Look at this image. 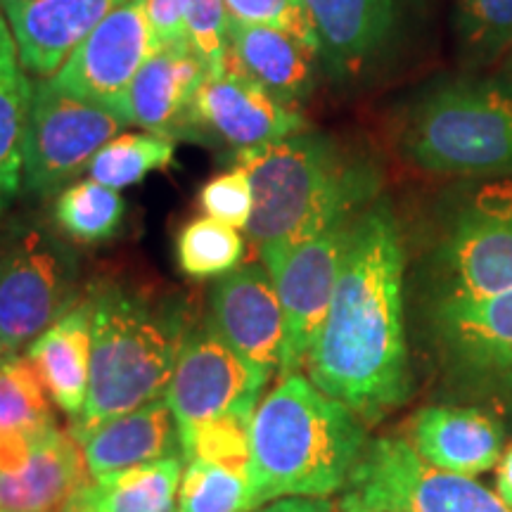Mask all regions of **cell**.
I'll return each mask as SVG.
<instances>
[{
    "label": "cell",
    "mask_w": 512,
    "mask_h": 512,
    "mask_svg": "<svg viewBox=\"0 0 512 512\" xmlns=\"http://www.w3.org/2000/svg\"><path fill=\"white\" fill-rule=\"evenodd\" d=\"M176 512H254L252 484L238 472L192 460L183 472Z\"/></svg>",
    "instance_id": "32"
},
{
    "label": "cell",
    "mask_w": 512,
    "mask_h": 512,
    "mask_svg": "<svg viewBox=\"0 0 512 512\" xmlns=\"http://www.w3.org/2000/svg\"><path fill=\"white\" fill-rule=\"evenodd\" d=\"M403 271L399 221L387 202H373L351 223L330 311L304 366L318 389L366 425L411 396Z\"/></svg>",
    "instance_id": "1"
},
{
    "label": "cell",
    "mask_w": 512,
    "mask_h": 512,
    "mask_svg": "<svg viewBox=\"0 0 512 512\" xmlns=\"http://www.w3.org/2000/svg\"><path fill=\"white\" fill-rule=\"evenodd\" d=\"M230 24H256V27L285 29L302 38L320 55L316 31L311 27L304 0H226Z\"/></svg>",
    "instance_id": "34"
},
{
    "label": "cell",
    "mask_w": 512,
    "mask_h": 512,
    "mask_svg": "<svg viewBox=\"0 0 512 512\" xmlns=\"http://www.w3.org/2000/svg\"><path fill=\"white\" fill-rule=\"evenodd\" d=\"M444 292L475 299L512 287V183H491L458 211L441 245Z\"/></svg>",
    "instance_id": "8"
},
{
    "label": "cell",
    "mask_w": 512,
    "mask_h": 512,
    "mask_svg": "<svg viewBox=\"0 0 512 512\" xmlns=\"http://www.w3.org/2000/svg\"><path fill=\"white\" fill-rule=\"evenodd\" d=\"M456 31L467 67H491L512 53V0H456Z\"/></svg>",
    "instance_id": "30"
},
{
    "label": "cell",
    "mask_w": 512,
    "mask_h": 512,
    "mask_svg": "<svg viewBox=\"0 0 512 512\" xmlns=\"http://www.w3.org/2000/svg\"><path fill=\"white\" fill-rule=\"evenodd\" d=\"M252 204V183H249L247 171L240 166L211 178L200 190V207L207 211V216L233 228H247Z\"/></svg>",
    "instance_id": "35"
},
{
    "label": "cell",
    "mask_w": 512,
    "mask_h": 512,
    "mask_svg": "<svg viewBox=\"0 0 512 512\" xmlns=\"http://www.w3.org/2000/svg\"><path fill=\"white\" fill-rule=\"evenodd\" d=\"M245 249V238L238 228L211 216L185 223L176 238L178 268L197 280L233 273L245 259Z\"/></svg>",
    "instance_id": "31"
},
{
    "label": "cell",
    "mask_w": 512,
    "mask_h": 512,
    "mask_svg": "<svg viewBox=\"0 0 512 512\" xmlns=\"http://www.w3.org/2000/svg\"><path fill=\"white\" fill-rule=\"evenodd\" d=\"M88 486H83V489L76 491L69 501H64V505L57 512H98L91 501V494H88Z\"/></svg>",
    "instance_id": "39"
},
{
    "label": "cell",
    "mask_w": 512,
    "mask_h": 512,
    "mask_svg": "<svg viewBox=\"0 0 512 512\" xmlns=\"http://www.w3.org/2000/svg\"><path fill=\"white\" fill-rule=\"evenodd\" d=\"M145 5L157 48L176 46V43L188 41L185 38L183 0H145Z\"/></svg>",
    "instance_id": "36"
},
{
    "label": "cell",
    "mask_w": 512,
    "mask_h": 512,
    "mask_svg": "<svg viewBox=\"0 0 512 512\" xmlns=\"http://www.w3.org/2000/svg\"><path fill=\"white\" fill-rule=\"evenodd\" d=\"M228 60L240 72L264 86L268 93L297 107L313 91V62L318 53L302 38L275 27L256 24H230Z\"/></svg>",
    "instance_id": "23"
},
{
    "label": "cell",
    "mask_w": 512,
    "mask_h": 512,
    "mask_svg": "<svg viewBox=\"0 0 512 512\" xmlns=\"http://www.w3.org/2000/svg\"><path fill=\"white\" fill-rule=\"evenodd\" d=\"M254 512H339L337 505L328 498H309V496H290L271 501Z\"/></svg>",
    "instance_id": "37"
},
{
    "label": "cell",
    "mask_w": 512,
    "mask_h": 512,
    "mask_svg": "<svg viewBox=\"0 0 512 512\" xmlns=\"http://www.w3.org/2000/svg\"><path fill=\"white\" fill-rule=\"evenodd\" d=\"M195 138L214 133L235 150H252L306 131V119L297 107L285 105L275 95L226 62L221 74H209L197 91Z\"/></svg>",
    "instance_id": "13"
},
{
    "label": "cell",
    "mask_w": 512,
    "mask_h": 512,
    "mask_svg": "<svg viewBox=\"0 0 512 512\" xmlns=\"http://www.w3.org/2000/svg\"><path fill=\"white\" fill-rule=\"evenodd\" d=\"M401 155L432 176L512 178V88L458 81L430 93L403 124Z\"/></svg>",
    "instance_id": "5"
},
{
    "label": "cell",
    "mask_w": 512,
    "mask_h": 512,
    "mask_svg": "<svg viewBox=\"0 0 512 512\" xmlns=\"http://www.w3.org/2000/svg\"><path fill=\"white\" fill-rule=\"evenodd\" d=\"M496 494L512 508V441L503 448L501 460L496 465Z\"/></svg>",
    "instance_id": "38"
},
{
    "label": "cell",
    "mask_w": 512,
    "mask_h": 512,
    "mask_svg": "<svg viewBox=\"0 0 512 512\" xmlns=\"http://www.w3.org/2000/svg\"><path fill=\"white\" fill-rule=\"evenodd\" d=\"M183 453L128 467L88 486L98 512H176L183 479Z\"/></svg>",
    "instance_id": "25"
},
{
    "label": "cell",
    "mask_w": 512,
    "mask_h": 512,
    "mask_svg": "<svg viewBox=\"0 0 512 512\" xmlns=\"http://www.w3.org/2000/svg\"><path fill=\"white\" fill-rule=\"evenodd\" d=\"M79 446L93 479L183 453L178 422L166 399L102 422L79 439Z\"/></svg>",
    "instance_id": "20"
},
{
    "label": "cell",
    "mask_w": 512,
    "mask_h": 512,
    "mask_svg": "<svg viewBox=\"0 0 512 512\" xmlns=\"http://www.w3.org/2000/svg\"><path fill=\"white\" fill-rule=\"evenodd\" d=\"M0 3H5V0H0Z\"/></svg>",
    "instance_id": "41"
},
{
    "label": "cell",
    "mask_w": 512,
    "mask_h": 512,
    "mask_svg": "<svg viewBox=\"0 0 512 512\" xmlns=\"http://www.w3.org/2000/svg\"><path fill=\"white\" fill-rule=\"evenodd\" d=\"M69 259L31 233L0 259V354H19L69 309Z\"/></svg>",
    "instance_id": "12"
},
{
    "label": "cell",
    "mask_w": 512,
    "mask_h": 512,
    "mask_svg": "<svg viewBox=\"0 0 512 512\" xmlns=\"http://www.w3.org/2000/svg\"><path fill=\"white\" fill-rule=\"evenodd\" d=\"M183 332L171 318L117 285L91 297V384L86 408L72 425L79 441L102 422L166 394Z\"/></svg>",
    "instance_id": "4"
},
{
    "label": "cell",
    "mask_w": 512,
    "mask_h": 512,
    "mask_svg": "<svg viewBox=\"0 0 512 512\" xmlns=\"http://www.w3.org/2000/svg\"><path fill=\"white\" fill-rule=\"evenodd\" d=\"M183 458L249 477L252 467V413L216 415L178 427Z\"/></svg>",
    "instance_id": "28"
},
{
    "label": "cell",
    "mask_w": 512,
    "mask_h": 512,
    "mask_svg": "<svg viewBox=\"0 0 512 512\" xmlns=\"http://www.w3.org/2000/svg\"><path fill=\"white\" fill-rule=\"evenodd\" d=\"M354 221L330 226L323 233L287 249L283 256L266 266L285 316V351L280 377L302 373L306 366L313 339L323 328L330 311Z\"/></svg>",
    "instance_id": "9"
},
{
    "label": "cell",
    "mask_w": 512,
    "mask_h": 512,
    "mask_svg": "<svg viewBox=\"0 0 512 512\" xmlns=\"http://www.w3.org/2000/svg\"><path fill=\"white\" fill-rule=\"evenodd\" d=\"M124 126L117 112L64 91L53 79H38L24 138V185L34 195H50L88 169Z\"/></svg>",
    "instance_id": "7"
},
{
    "label": "cell",
    "mask_w": 512,
    "mask_h": 512,
    "mask_svg": "<svg viewBox=\"0 0 512 512\" xmlns=\"http://www.w3.org/2000/svg\"><path fill=\"white\" fill-rule=\"evenodd\" d=\"M271 380L223 342L211 323L190 330L178 349L164 399L181 425L228 413H254Z\"/></svg>",
    "instance_id": "11"
},
{
    "label": "cell",
    "mask_w": 512,
    "mask_h": 512,
    "mask_svg": "<svg viewBox=\"0 0 512 512\" xmlns=\"http://www.w3.org/2000/svg\"><path fill=\"white\" fill-rule=\"evenodd\" d=\"M211 328L223 342L266 375L280 373L285 316L264 264L235 268L211 292Z\"/></svg>",
    "instance_id": "14"
},
{
    "label": "cell",
    "mask_w": 512,
    "mask_h": 512,
    "mask_svg": "<svg viewBox=\"0 0 512 512\" xmlns=\"http://www.w3.org/2000/svg\"><path fill=\"white\" fill-rule=\"evenodd\" d=\"M34 86L19 64L10 24L0 12V226L24 185V138Z\"/></svg>",
    "instance_id": "24"
},
{
    "label": "cell",
    "mask_w": 512,
    "mask_h": 512,
    "mask_svg": "<svg viewBox=\"0 0 512 512\" xmlns=\"http://www.w3.org/2000/svg\"><path fill=\"white\" fill-rule=\"evenodd\" d=\"M434 325L467 370L512 380V287L475 299H439Z\"/></svg>",
    "instance_id": "17"
},
{
    "label": "cell",
    "mask_w": 512,
    "mask_h": 512,
    "mask_svg": "<svg viewBox=\"0 0 512 512\" xmlns=\"http://www.w3.org/2000/svg\"><path fill=\"white\" fill-rule=\"evenodd\" d=\"M320 57L335 76L351 79L392 36L396 0H304Z\"/></svg>",
    "instance_id": "19"
},
{
    "label": "cell",
    "mask_w": 512,
    "mask_h": 512,
    "mask_svg": "<svg viewBox=\"0 0 512 512\" xmlns=\"http://www.w3.org/2000/svg\"><path fill=\"white\" fill-rule=\"evenodd\" d=\"M157 41L145 0H128L112 10L53 76L64 91L117 112L128 121V91Z\"/></svg>",
    "instance_id": "10"
},
{
    "label": "cell",
    "mask_w": 512,
    "mask_h": 512,
    "mask_svg": "<svg viewBox=\"0 0 512 512\" xmlns=\"http://www.w3.org/2000/svg\"><path fill=\"white\" fill-rule=\"evenodd\" d=\"M209 69L185 43L150 55L128 91V121L166 138H195V98Z\"/></svg>",
    "instance_id": "16"
},
{
    "label": "cell",
    "mask_w": 512,
    "mask_h": 512,
    "mask_svg": "<svg viewBox=\"0 0 512 512\" xmlns=\"http://www.w3.org/2000/svg\"><path fill=\"white\" fill-rule=\"evenodd\" d=\"M0 512H3V510H0Z\"/></svg>",
    "instance_id": "43"
},
{
    "label": "cell",
    "mask_w": 512,
    "mask_h": 512,
    "mask_svg": "<svg viewBox=\"0 0 512 512\" xmlns=\"http://www.w3.org/2000/svg\"><path fill=\"white\" fill-rule=\"evenodd\" d=\"M83 486H88V467L79 441L53 425L17 472H0V510L57 512Z\"/></svg>",
    "instance_id": "21"
},
{
    "label": "cell",
    "mask_w": 512,
    "mask_h": 512,
    "mask_svg": "<svg viewBox=\"0 0 512 512\" xmlns=\"http://www.w3.org/2000/svg\"><path fill=\"white\" fill-rule=\"evenodd\" d=\"M339 512H512L496 491L475 477L427 463L411 441L380 437L368 441L351 472Z\"/></svg>",
    "instance_id": "6"
},
{
    "label": "cell",
    "mask_w": 512,
    "mask_h": 512,
    "mask_svg": "<svg viewBox=\"0 0 512 512\" xmlns=\"http://www.w3.org/2000/svg\"><path fill=\"white\" fill-rule=\"evenodd\" d=\"M128 0H5L19 64L38 79H53L91 31Z\"/></svg>",
    "instance_id": "15"
},
{
    "label": "cell",
    "mask_w": 512,
    "mask_h": 512,
    "mask_svg": "<svg viewBox=\"0 0 512 512\" xmlns=\"http://www.w3.org/2000/svg\"><path fill=\"white\" fill-rule=\"evenodd\" d=\"M185 38L209 74H221L228 60L230 17L226 0H183Z\"/></svg>",
    "instance_id": "33"
},
{
    "label": "cell",
    "mask_w": 512,
    "mask_h": 512,
    "mask_svg": "<svg viewBox=\"0 0 512 512\" xmlns=\"http://www.w3.org/2000/svg\"><path fill=\"white\" fill-rule=\"evenodd\" d=\"M27 358L64 415L76 420L91 384V299L69 306L27 347Z\"/></svg>",
    "instance_id": "22"
},
{
    "label": "cell",
    "mask_w": 512,
    "mask_h": 512,
    "mask_svg": "<svg viewBox=\"0 0 512 512\" xmlns=\"http://www.w3.org/2000/svg\"><path fill=\"white\" fill-rule=\"evenodd\" d=\"M126 204L114 188L81 181L60 192L55 202V221L69 238L83 245L112 240L121 230Z\"/></svg>",
    "instance_id": "29"
},
{
    "label": "cell",
    "mask_w": 512,
    "mask_h": 512,
    "mask_svg": "<svg viewBox=\"0 0 512 512\" xmlns=\"http://www.w3.org/2000/svg\"><path fill=\"white\" fill-rule=\"evenodd\" d=\"M0 358H3V354H0Z\"/></svg>",
    "instance_id": "42"
},
{
    "label": "cell",
    "mask_w": 512,
    "mask_h": 512,
    "mask_svg": "<svg viewBox=\"0 0 512 512\" xmlns=\"http://www.w3.org/2000/svg\"><path fill=\"white\" fill-rule=\"evenodd\" d=\"M176 143L174 138L159 133H124L110 140L93 162L88 164L91 181L107 188H131L143 183L155 171H164L174 164Z\"/></svg>",
    "instance_id": "27"
},
{
    "label": "cell",
    "mask_w": 512,
    "mask_h": 512,
    "mask_svg": "<svg viewBox=\"0 0 512 512\" xmlns=\"http://www.w3.org/2000/svg\"><path fill=\"white\" fill-rule=\"evenodd\" d=\"M408 441L434 467L475 477L501 460L503 427L477 408L427 406L411 418Z\"/></svg>",
    "instance_id": "18"
},
{
    "label": "cell",
    "mask_w": 512,
    "mask_h": 512,
    "mask_svg": "<svg viewBox=\"0 0 512 512\" xmlns=\"http://www.w3.org/2000/svg\"><path fill=\"white\" fill-rule=\"evenodd\" d=\"M505 74H508L510 79H512V53L505 57Z\"/></svg>",
    "instance_id": "40"
},
{
    "label": "cell",
    "mask_w": 512,
    "mask_h": 512,
    "mask_svg": "<svg viewBox=\"0 0 512 512\" xmlns=\"http://www.w3.org/2000/svg\"><path fill=\"white\" fill-rule=\"evenodd\" d=\"M48 399L27 356L0 358V439L41 434L55 425Z\"/></svg>",
    "instance_id": "26"
},
{
    "label": "cell",
    "mask_w": 512,
    "mask_h": 512,
    "mask_svg": "<svg viewBox=\"0 0 512 512\" xmlns=\"http://www.w3.org/2000/svg\"><path fill=\"white\" fill-rule=\"evenodd\" d=\"M368 446L366 422L311 382L290 373L252 413L254 510L290 496L342 494Z\"/></svg>",
    "instance_id": "3"
},
{
    "label": "cell",
    "mask_w": 512,
    "mask_h": 512,
    "mask_svg": "<svg viewBox=\"0 0 512 512\" xmlns=\"http://www.w3.org/2000/svg\"><path fill=\"white\" fill-rule=\"evenodd\" d=\"M238 166L254 197L247 238L264 266L330 226L354 221L380 190L375 166L306 131L238 152Z\"/></svg>",
    "instance_id": "2"
}]
</instances>
